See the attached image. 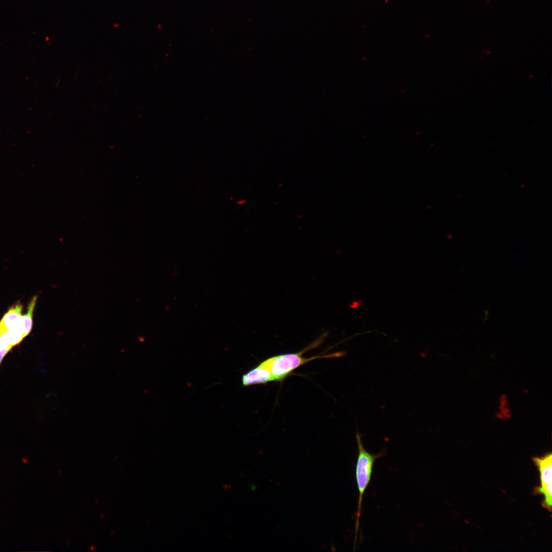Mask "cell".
<instances>
[{"mask_svg": "<svg viewBox=\"0 0 552 552\" xmlns=\"http://www.w3.org/2000/svg\"><path fill=\"white\" fill-rule=\"evenodd\" d=\"M326 336H327L326 333L321 335L313 342L299 352L281 354L265 360L272 374L273 381L283 380L294 370L312 360L343 356V352H337L327 355H319L310 358L303 357V355L306 352L318 346Z\"/></svg>", "mask_w": 552, "mask_h": 552, "instance_id": "obj_1", "label": "cell"}, {"mask_svg": "<svg viewBox=\"0 0 552 552\" xmlns=\"http://www.w3.org/2000/svg\"><path fill=\"white\" fill-rule=\"evenodd\" d=\"M356 440L357 444L358 455L355 467V478L358 491V499L356 514L354 545H355L356 542L357 535L359 529L363 497L371 480L374 464L377 459L382 457L385 454L384 450L375 454L368 452L364 447L360 434L358 431L356 434Z\"/></svg>", "mask_w": 552, "mask_h": 552, "instance_id": "obj_2", "label": "cell"}, {"mask_svg": "<svg viewBox=\"0 0 552 552\" xmlns=\"http://www.w3.org/2000/svg\"><path fill=\"white\" fill-rule=\"evenodd\" d=\"M552 457L551 453L533 460L540 472V487L536 490L544 496L543 507L549 512L551 510L552 496Z\"/></svg>", "mask_w": 552, "mask_h": 552, "instance_id": "obj_3", "label": "cell"}, {"mask_svg": "<svg viewBox=\"0 0 552 552\" xmlns=\"http://www.w3.org/2000/svg\"><path fill=\"white\" fill-rule=\"evenodd\" d=\"M272 381H273V378L265 360L242 376V384L243 386L264 384Z\"/></svg>", "mask_w": 552, "mask_h": 552, "instance_id": "obj_4", "label": "cell"}, {"mask_svg": "<svg viewBox=\"0 0 552 552\" xmlns=\"http://www.w3.org/2000/svg\"><path fill=\"white\" fill-rule=\"evenodd\" d=\"M22 307L18 302L9 309L0 321V334L21 325Z\"/></svg>", "mask_w": 552, "mask_h": 552, "instance_id": "obj_5", "label": "cell"}, {"mask_svg": "<svg viewBox=\"0 0 552 552\" xmlns=\"http://www.w3.org/2000/svg\"><path fill=\"white\" fill-rule=\"evenodd\" d=\"M37 296L35 295L29 302L27 312L22 316L23 334L25 338L31 332L32 328L33 312L36 304Z\"/></svg>", "mask_w": 552, "mask_h": 552, "instance_id": "obj_6", "label": "cell"}, {"mask_svg": "<svg viewBox=\"0 0 552 552\" xmlns=\"http://www.w3.org/2000/svg\"><path fill=\"white\" fill-rule=\"evenodd\" d=\"M11 350L10 347L0 343V365L5 356Z\"/></svg>", "mask_w": 552, "mask_h": 552, "instance_id": "obj_7", "label": "cell"}]
</instances>
